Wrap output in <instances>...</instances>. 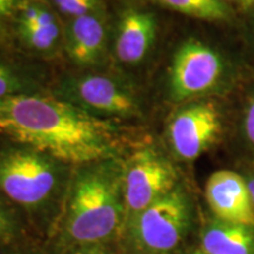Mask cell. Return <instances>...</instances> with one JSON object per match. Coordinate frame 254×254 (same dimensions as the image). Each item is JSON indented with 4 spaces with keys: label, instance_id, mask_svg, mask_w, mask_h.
<instances>
[{
    "label": "cell",
    "instance_id": "1",
    "mask_svg": "<svg viewBox=\"0 0 254 254\" xmlns=\"http://www.w3.org/2000/svg\"><path fill=\"white\" fill-rule=\"evenodd\" d=\"M119 127L67 101L41 94L0 99V132L71 166L117 155Z\"/></svg>",
    "mask_w": 254,
    "mask_h": 254
},
{
    "label": "cell",
    "instance_id": "2",
    "mask_svg": "<svg viewBox=\"0 0 254 254\" xmlns=\"http://www.w3.org/2000/svg\"><path fill=\"white\" fill-rule=\"evenodd\" d=\"M58 224L57 247L117 241L126 222L124 161L106 158L75 166Z\"/></svg>",
    "mask_w": 254,
    "mask_h": 254
},
{
    "label": "cell",
    "instance_id": "3",
    "mask_svg": "<svg viewBox=\"0 0 254 254\" xmlns=\"http://www.w3.org/2000/svg\"><path fill=\"white\" fill-rule=\"evenodd\" d=\"M69 165L17 144L0 151V193L27 213L46 214L58 206L69 183Z\"/></svg>",
    "mask_w": 254,
    "mask_h": 254
},
{
    "label": "cell",
    "instance_id": "4",
    "mask_svg": "<svg viewBox=\"0 0 254 254\" xmlns=\"http://www.w3.org/2000/svg\"><path fill=\"white\" fill-rule=\"evenodd\" d=\"M193 225L189 193L178 185L126 221L122 237L131 254H173Z\"/></svg>",
    "mask_w": 254,
    "mask_h": 254
},
{
    "label": "cell",
    "instance_id": "5",
    "mask_svg": "<svg viewBox=\"0 0 254 254\" xmlns=\"http://www.w3.org/2000/svg\"><path fill=\"white\" fill-rule=\"evenodd\" d=\"M56 97L101 119L132 118L140 114V105L125 84L103 74H81L64 79Z\"/></svg>",
    "mask_w": 254,
    "mask_h": 254
},
{
    "label": "cell",
    "instance_id": "6",
    "mask_svg": "<svg viewBox=\"0 0 254 254\" xmlns=\"http://www.w3.org/2000/svg\"><path fill=\"white\" fill-rule=\"evenodd\" d=\"M226 72L222 56L204 41L190 38L174 52L168 88L173 101L201 97L220 84Z\"/></svg>",
    "mask_w": 254,
    "mask_h": 254
},
{
    "label": "cell",
    "instance_id": "7",
    "mask_svg": "<svg viewBox=\"0 0 254 254\" xmlns=\"http://www.w3.org/2000/svg\"><path fill=\"white\" fill-rule=\"evenodd\" d=\"M177 186L176 167L164 154L150 146L133 152L124 161L126 221Z\"/></svg>",
    "mask_w": 254,
    "mask_h": 254
},
{
    "label": "cell",
    "instance_id": "8",
    "mask_svg": "<svg viewBox=\"0 0 254 254\" xmlns=\"http://www.w3.org/2000/svg\"><path fill=\"white\" fill-rule=\"evenodd\" d=\"M221 129L217 105L196 101L184 106L172 117L167 127V139L177 158L193 161L214 144Z\"/></svg>",
    "mask_w": 254,
    "mask_h": 254
},
{
    "label": "cell",
    "instance_id": "9",
    "mask_svg": "<svg viewBox=\"0 0 254 254\" xmlns=\"http://www.w3.org/2000/svg\"><path fill=\"white\" fill-rule=\"evenodd\" d=\"M205 195L217 219L254 227V202L247 182L240 174L228 170L212 173Z\"/></svg>",
    "mask_w": 254,
    "mask_h": 254
},
{
    "label": "cell",
    "instance_id": "10",
    "mask_svg": "<svg viewBox=\"0 0 254 254\" xmlns=\"http://www.w3.org/2000/svg\"><path fill=\"white\" fill-rule=\"evenodd\" d=\"M157 37V21L148 12L128 11L120 19L116 33L114 51L120 62L136 65L142 62Z\"/></svg>",
    "mask_w": 254,
    "mask_h": 254
},
{
    "label": "cell",
    "instance_id": "11",
    "mask_svg": "<svg viewBox=\"0 0 254 254\" xmlns=\"http://www.w3.org/2000/svg\"><path fill=\"white\" fill-rule=\"evenodd\" d=\"M65 46L74 64L81 67L95 65L106 49V26L103 18L94 13L73 18L66 30Z\"/></svg>",
    "mask_w": 254,
    "mask_h": 254
},
{
    "label": "cell",
    "instance_id": "12",
    "mask_svg": "<svg viewBox=\"0 0 254 254\" xmlns=\"http://www.w3.org/2000/svg\"><path fill=\"white\" fill-rule=\"evenodd\" d=\"M200 246L207 254H254V227L214 218L202 228Z\"/></svg>",
    "mask_w": 254,
    "mask_h": 254
},
{
    "label": "cell",
    "instance_id": "13",
    "mask_svg": "<svg viewBox=\"0 0 254 254\" xmlns=\"http://www.w3.org/2000/svg\"><path fill=\"white\" fill-rule=\"evenodd\" d=\"M19 30L25 44L37 52H51L56 49L60 39V28L56 17L43 7H40L36 25L19 27Z\"/></svg>",
    "mask_w": 254,
    "mask_h": 254
},
{
    "label": "cell",
    "instance_id": "14",
    "mask_svg": "<svg viewBox=\"0 0 254 254\" xmlns=\"http://www.w3.org/2000/svg\"><path fill=\"white\" fill-rule=\"evenodd\" d=\"M164 6L196 19L207 21H228L233 9L222 0H159Z\"/></svg>",
    "mask_w": 254,
    "mask_h": 254
},
{
    "label": "cell",
    "instance_id": "15",
    "mask_svg": "<svg viewBox=\"0 0 254 254\" xmlns=\"http://www.w3.org/2000/svg\"><path fill=\"white\" fill-rule=\"evenodd\" d=\"M37 82L25 72L0 63V99L12 95L36 93Z\"/></svg>",
    "mask_w": 254,
    "mask_h": 254
},
{
    "label": "cell",
    "instance_id": "16",
    "mask_svg": "<svg viewBox=\"0 0 254 254\" xmlns=\"http://www.w3.org/2000/svg\"><path fill=\"white\" fill-rule=\"evenodd\" d=\"M13 205L0 193V250L13 245L23 233V222Z\"/></svg>",
    "mask_w": 254,
    "mask_h": 254
},
{
    "label": "cell",
    "instance_id": "17",
    "mask_svg": "<svg viewBox=\"0 0 254 254\" xmlns=\"http://www.w3.org/2000/svg\"><path fill=\"white\" fill-rule=\"evenodd\" d=\"M53 2L60 13L72 19L93 13L98 5V0H53Z\"/></svg>",
    "mask_w": 254,
    "mask_h": 254
},
{
    "label": "cell",
    "instance_id": "18",
    "mask_svg": "<svg viewBox=\"0 0 254 254\" xmlns=\"http://www.w3.org/2000/svg\"><path fill=\"white\" fill-rule=\"evenodd\" d=\"M116 243L117 241H107L72 246L60 251L59 254H119Z\"/></svg>",
    "mask_w": 254,
    "mask_h": 254
},
{
    "label": "cell",
    "instance_id": "19",
    "mask_svg": "<svg viewBox=\"0 0 254 254\" xmlns=\"http://www.w3.org/2000/svg\"><path fill=\"white\" fill-rule=\"evenodd\" d=\"M243 128L245 135L251 144L254 146V95L247 101L244 113Z\"/></svg>",
    "mask_w": 254,
    "mask_h": 254
},
{
    "label": "cell",
    "instance_id": "20",
    "mask_svg": "<svg viewBox=\"0 0 254 254\" xmlns=\"http://www.w3.org/2000/svg\"><path fill=\"white\" fill-rule=\"evenodd\" d=\"M14 2L15 0H0V20L11 12Z\"/></svg>",
    "mask_w": 254,
    "mask_h": 254
},
{
    "label": "cell",
    "instance_id": "21",
    "mask_svg": "<svg viewBox=\"0 0 254 254\" xmlns=\"http://www.w3.org/2000/svg\"><path fill=\"white\" fill-rule=\"evenodd\" d=\"M0 254H30V253L20 249H15L13 246H9L7 249L0 250Z\"/></svg>",
    "mask_w": 254,
    "mask_h": 254
},
{
    "label": "cell",
    "instance_id": "22",
    "mask_svg": "<svg viewBox=\"0 0 254 254\" xmlns=\"http://www.w3.org/2000/svg\"><path fill=\"white\" fill-rule=\"evenodd\" d=\"M238 6H239L241 11H250V9H254V0H241V2Z\"/></svg>",
    "mask_w": 254,
    "mask_h": 254
},
{
    "label": "cell",
    "instance_id": "23",
    "mask_svg": "<svg viewBox=\"0 0 254 254\" xmlns=\"http://www.w3.org/2000/svg\"><path fill=\"white\" fill-rule=\"evenodd\" d=\"M183 254H207L202 249L201 246H198V247H193V249H190L189 251H186V252H184Z\"/></svg>",
    "mask_w": 254,
    "mask_h": 254
},
{
    "label": "cell",
    "instance_id": "24",
    "mask_svg": "<svg viewBox=\"0 0 254 254\" xmlns=\"http://www.w3.org/2000/svg\"><path fill=\"white\" fill-rule=\"evenodd\" d=\"M246 182H247V186H249L251 196H252V200H253V202H254V177L250 178V179L246 180Z\"/></svg>",
    "mask_w": 254,
    "mask_h": 254
},
{
    "label": "cell",
    "instance_id": "25",
    "mask_svg": "<svg viewBox=\"0 0 254 254\" xmlns=\"http://www.w3.org/2000/svg\"><path fill=\"white\" fill-rule=\"evenodd\" d=\"M222 1L227 2V4H231V2H236V4L239 5L241 2V0H222Z\"/></svg>",
    "mask_w": 254,
    "mask_h": 254
}]
</instances>
